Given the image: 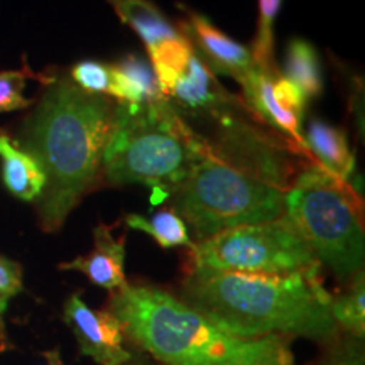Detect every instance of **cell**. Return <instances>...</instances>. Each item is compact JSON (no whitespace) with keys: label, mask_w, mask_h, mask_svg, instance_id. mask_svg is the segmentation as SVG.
Listing matches in <instances>:
<instances>
[{"label":"cell","mask_w":365,"mask_h":365,"mask_svg":"<svg viewBox=\"0 0 365 365\" xmlns=\"http://www.w3.org/2000/svg\"><path fill=\"white\" fill-rule=\"evenodd\" d=\"M282 76L298 86L307 98L323 93V71L317 48L307 39L294 38L287 44Z\"/></svg>","instance_id":"e0dca14e"},{"label":"cell","mask_w":365,"mask_h":365,"mask_svg":"<svg viewBox=\"0 0 365 365\" xmlns=\"http://www.w3.org/2000/svg\"><path fill=\"white\" fill-rule=\"evenodd\" d=\"M277 73H279V68L269 70V68L255 65L254 70L240 83L242 95H244L242 100L264 125L293 143L314 164L304 144L303 117L284 107L274 95V78Z\"/></svg>","instance_id":"8fae6325"},{"label":"cell","mask_w":365,"mask_h":365,"mask_svg":"<svg viewBox=\"0 0 365 365\" xmlns=\"http://www.w3.org/2000/svg\"><path fill=\"white\" fill-rule=\"evenodd\" d=\"M319 271L282 276L186 269L180 298L242 339L299 336L331 344L340 336Z\"/></svg>","instance_id":"7a4b0ae2"},{"label":"cell","mask_w":365,"mask_h":365,"mask_svg":"<svg viewBox=\"0 0 365 365\" xmlns=\"http://www.w3.org/2000/svg\"><path fill=\"white\" fill-rule=\"evenodd\" d=\"M124 365H153V364H149L145 359H140L139 355L132 354V359L127 364H124Z\"/></svg>","instance_id":"d4e9b609"},{"label":"cell","mask_w":365,"mask_h":365,"mask_svg":"<svg viewBox=\"0 0 365 365\" xmlns=\"http://www.w3.org/2000/svg\"><path fill=\"white\" fill-rule=\"evenodd\" d=\"M107 2L118 14V17L144 41L149 56L161 49L164 44L182 36L150 0H107Z\"/></svg>","instance_id":"2e32d148"},{"label":"cell","mask_w":365,"mask_h":365,"mask_svg":"<svg viewBox=\"0 0 365 365\" xmlns=\"http://www.w3.org/2000/svg\"><path fill=\"white\" fill-rule=\"evenodd\" d=\"M70 80L78 86L80 90L91 95H107L110 88V65L102 61H86L76 63L70 70Z\"/></svg>","instance_id":"44dd1931"},{"label":"cell","mask_w":365,"mask_h":365,"mask_svg":"<svg viewBox=\"0 0 365 365\" xmlns=\"http://www.w3.org/2000/svg\"><path fill=\"white\" fill-rule=\"evenodd\" d=\"M124 222L132 230L145 232V234L153 237L163 249H191L195 244L191 240L186 223L171 208L159 210V212L150 213L149 217L137 215V213H127L124 217Z\"/></svg>","instance_id":"d6986e66"},{"label":"cell","mask_w":365,"mask_h":365,"mask_svg":"<svg viewBox=\"0 0 365 365\" xmlns=\"http://www.w3.org/2000/svg\"><path fill=\"white\" fill-rule=\"evenodd\" d=\"M24 289L22 267L0 254V339H6V314L11 301Z\"/></svg>","instance_id":"603a6c76"},{"label":"cell","mask_w":365,"mask_h":365,"mask_svg":"<svg viewBox=\"0 0 365 365\" xmlns=\"http://www.w3.org/2000/svg\"><path fill=\"white\" fill-rule=\"evenodd\" d=\"M188 269L282 276L319 271L317 257L289 218L220 232L190 249Z\"/></svg>","instance_id":"ba28073f"},{"label":"cell","mask_w":365,"mask_h":365,"mask_svg":"<svg viewBox=\"0 0 365 365\" xmlns=\"http://www.w3.org/2000/svg\"><path fill=\"white\" fill-rule=\"evenodd\" d=\"M181 120L198 137L208 156L287 191L296 159L313 164L293 143L269 129L191 54L185 70L161 86Z\"/></svg>","instance_id":"277c9868"},{"label":"cell","mask_w":365,"mask_h":365,"mask_svg":"<svg viewBox=\"0 0 365 365\" xmlns=\"http://www.w3.org/2000/svg\"><path fill=\"white\" fill-rule=\"evenodd\" d=\"M303 135L307 149L319 170L350 185L355 171V154L345 132L319 118H312L308 122L307 134Z\"/></svg>","instance_id":"4fadbf2b"},{"label":"cell","mask_w":365,"mask_h":365,"mask_svg":"<svg viewBox=\"0 0 365 365\" xmlns=\"http://www.w3.org/2000/svg\"><path fill=\"white\" fill-rule=\"evenodd\" d=\"M46 359H48V365H61V360H59V355L56 352L46 354Z\"/></svg>","instance_id":"484cf974"},{"label":"cell","mask_w":365,"mask_h":365,"mask_svg":"<svg viewBox=\"0 0 365 365\" xmlns=\"http://www.w3.org/2000/svg\"><path fill=\"white\" fill-rule=\"evenodd\" d=\"M203 156H208L205 145L164 97L144 103L115 102L102 181L145 185L154 198H168Z\"/></svg>","instance_id":"5b68a950"},{"label":"cell","mask_w":365,"mask_h":365,"mask_svg":"<svg viewBox=\"0 0 365 365\" xmlns=\"http://www.w3.org/2000/svg\"><path fill=\"white\" fill-rule=\"evenodd\" d=\"M281 4L282 0H259L257 31L249 48L255 63L269 70L277 68L274 59V22L281 11Z\"/></svg>","instance_id":"ffe728a7"},{"label":"cell","mask_w":365,"mask_h":365,"mask_svg":"<svg viewBox=\"0 0 365 365\" xmlns=\"http://www.w3.org/2000/svg\"><path fill=\"white\" fill-rule=\"evenodd\" d=\"M286 191L212 156H203L168 195L196 242L284 215Z\"/></svg>","instance_id":"52a82bcc"},{"label":"cell","mask_w":365,"mask_h":365,"mask_svg":"<svg viewBox=\"0 0 365 365\" xmlns=\"http://www.w3.org/2000/svg\"><path fill=\"white\" fill-rule=\"evenodd\" d=\"M0 176L6 190L21 202L34 203L43 193L46 176L33 156L0 132Z\"/></svg>","instance_id":"5bb4252c"},{"label":"cell","mask_w":365,"mask_h":365,"mask_svg":"<svg viewBox=\"0 0 365 365\" xmlns=\"http://www.w3.org/2000/svg\"><path fill=\"white\" fill-rule=\"evenodd\" d=\"M59 269L85 274L95 286L103 287L110 294L117 293L127 284L125 239H115L110 227L98 223L93 228V249L73 261L59 264Z\"/></svg>","instance_id":"7c38bea8"},{"label":"cell","mask_w":365,"mask_h":365,"mask_svg":"<svg viewBox=\"0 0 365 365\" xmlns=\"http://www.w3.org/2000/svg\"><path fill=\"white\" fill-rule=\"evenodd\" d=\"M185 14L178 31L188 41L196 58L215 76H230L242 83L257 65L250 49L227 36L202 14L190 9H185Z\"/></svg>","instance_id":"30bf717a"},{"label":"cell","mask_w":365,"mask_h":365,"mask_svg":"<svg viewBox=\"0 0 365 365\" xmlns=\"http://www.w3.org/2000/svg\"><path fill=\"white\" fill-rule=\"evenodd\" d=\"M108 97L124 103H144L163 98L156 73L148 59L137 54H125L118 61L110 63Z\"/></svg>","instance_id":"9a60e30c"},{"label":"cell","mask_w":365,"mask_h":365,"mask_svg":"<svg viewBox=\"0 0 365 365\" xmlns=\"http://www.w3.org/2000/svg\"><path fill=\"white\" fill-rule=\"evenodd\" d=\"M284 215L303 237L319 266L346 282L364 271L362 203L352 186L307 164L284 196Z\"/></svg>","instance_id":"8992f818"},{"label":"cell","mask_w":365,"mask_h":365,"mask_svg":"<svg viewBox=\"0 0 365 365\" xmlns=\"http://www.w3.org/2000/svg\"><path fill=\"white\" fill-rule=\"evenodd\" d=\"M63 319L75 336L81 355L98 365H124L132 359V352L124 346L122 325L108 309H93L75 293L66 299Z\"/></svg>","instance_id":"9c48e42d"},{"label":"cell","mask_w":365,"mask_h":365,"mask_svg":"<svg viewBox=\"0 0 365 365\" xmlns=\"http://www.w3.org/2000/svg\"><path fill=\"white\" fill-rule=\"evenodd\" d=\"M31 73L27 70L0 71V113H9L31 107L33 100L26 98L24 90Z\"/></svg>","instance_id":"7402d4cb"},{"label":"cell","mask_w":365,"mask_h":365,"mask_svg":"<svg viewBox=\"0 0 365 365\" xmlns=\"http://www.w3.org/2000/svg\"><path fill=\"white\" fill-rule=\"evenodd\" d=\"M108 312L124 335L161 365H294L284 336L242 339L150 284H127L110 294Z\"/></svg>","instance_id":"3957f363"},{"label":"cell","mask_w":365,"mask_h":365,"mask_svg":"<svg viewBox=\"0 0 365 365\" xmlns=\"http://www.w3.org/2000/svg\"><path fill=\"white\" fill-rule=\"evenodd\" d=\"M330 350L318 365H365V346L362 339L355 336H339L331 341Z\"/></svg>","instance_id":"cb8c5ba5"},{"label":"cell","mask_w":365,"mask_h":365,"mask_svg":"<svg viewBox=\"0 0 365 365\" xmlns=\"http://www.w3.org/2000/svg\"><path fill=\"white\" fill-rule=\"evenodd\" d=\"M44 91L22 122L16 144L46 176L36 200L39 225L56 232L80 200L102 181L103 150L115 100L80 90L68 75L44 78Z\"/></svg>","instance_id":"6da1fadb"},{"label":"cell","mask_w":365,"mask_h":365,"mask_svg":"<svg viewBox=\"0 0 365 365\" xmlns=\"http://www.w3.org/2000/svg\"><path fill=\"white\" fill-rule=\"evenodd\" d=\"M336 328L345 335L365 340V274L360 271L345 282L340 293L330 296L328 304Z\"/></svg>","instance_id":"ac0fdd59"}]
</instances>
